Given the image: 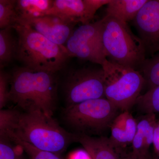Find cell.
<instances>
[{"instance_id":"cell-8","label":"cell","mask_w":159,"mask_h":159,"mask_svg":"<svg viewBox=\"0 0 159 159\" xmlns=\"http://www.w3.org/2000/svg\"><path fill=\"white\" fill-rule=\"evenodd\" d=\"M99 28L97 21L82 25L74 30L65 45L70 57H77L101 66L106 58L99 48Z\"/></svg>"},{"instance_id":"cell-23","label":"cell","mask_w":159,"mask_h":159,"mask_svg":"<svg viewBox=\"0 0 159 159\" xmlns=\"http://www.w3.org/2000/svg\"><path fill=\"white\" fill-rule=\"evenodd\" d=\"M11 75L3 70L0 71V109H2L10 101Z\"/></svg>"},{"instance_id":"cell-18","label":"cell","mask_w":159,"mask_h":159,"mask_svg":"<svg viewBox=\"0 0 159 159\" xmlns=\"http://www.w3.org/2000/svg\"><path fill=\"white\" fill-rule=\"evenodd\" d=\"M135 105L139 110L145 114L159 113V85L140 95Z\"/></svg>"},{"instance_id":"cell-5","label":"cell","mask_w":159,"mask_h":159,"mask_svg":"<svg viewBox=\"0 0 159 159\" xmlns=\"http://www.w3.org/2000/svg\"><path fill=\"white\" fill-rule=\"evenodd\" d=\"M118 110L108 99L100 98L67 107L63 118L74 134L100 135L110 128Z\"/></svg>"},{"instance_id":"cell-27","label":"cell","mask_w":159,"mask_h":159,"mask_svg":"<svg viewBox=\"0 0 159 159\" xmlns=\"http://www.w3.org/2000/svg\"><path fill=\"white\" fill-rule=\"evenodd\" d=\"M70 159H92L89 155L85 150H79L72 155Z\"/></svg>"},{"instance_id":"cell-19","label":"cell","mask_w":159,"mask_h":159,"mask_svg":"<svg viewBox=\"0 0 159 159\" xmlns=\"http://www.w3.org/2000/svg\"><path fill=\"white\" fill-rule=\"evenodd\" d=\"M4 135L9 137L15 144L19 146L31 159H62L56 154L35 148L29 143L18 138L11 131L7 132Z\"/></svg>"},{"instance_id":"cell-28","label":"cell","mask_w":159,"mask_h":159,"mask_svg":"<svg viewBox=\"0 0 159 159\" xmlns=\"http://www.w3.org/2000/svg\"><path fill=\"white\" fill-rule=\"evenodd\" d=\"M122 159H150L149 153L147 154H136L132 152L129 155Z\"/></svg>"},{"instance_id":"cell-20","label":"cell","mask_w":159,"mask_h":159,"mask_svg":"<svg viewBox=\"0 0 159 159\" xmlns=\"http://www.w3.org/2000/svg\"><path fill=\"white\" fill-rule=\"evenodd\" d=\"M17 0H0V28H12L18 22Z\"/></svg>"},{"instance_id":"cell-26","label":"cell","mask_w":159,"mask_h":159,"mask_svg":"<svg viewBox=\"0 0 159 159\" xmlns=\"http://www.w3.org/2000/svg\"><path fill=\"white\" fill-rule=\"evenodd\" d=\"M154 149L157 157L159 156V121L157 122L154 132L153 143Z\"/></svg>"},{"instance_id":"cell-11","label":"cell","mask_w":159,"mask_h":159,"mask_svg":"<svg viewBox=\"0 0 159 159\" xmlns=\"http://www.w3.org/2000/svg\"><path fill=\"white\" fill-rule=\"evenodd\" d=\"M54 15L67 22L77 25L91 23L94 16L89 11L84 0H55L47 15Z\"/></svg>"},{"instance_id":"cell-12","label":"cell","mask_w":159,"mask_h":159,"mask_svg":"<svg viewBox=\"0 0 159 159\" xmlns=\"http://www.w3.org/2000/svg\"><path fill=\"white\" fill-rule=\"evenodd\" d=\"M76 134V142H79L92 159H120L118 152L109 138L94 137L82 134Z\"/></svg>"},{"instance_id":"cell-15","label":"cell","mask_w":159,"mask_h":159,"mask_svg":"<svg viewBox=\"0 0 159 159\" xmlns=\"http://www.w3.org/2000/svg\"><path fill=\"white\" fill-rule=\"evenodd\" d=\"M51 0H17L16 9L19 22H26L47 15L53 6Z\"/></svg>"},{"instance_id":"cell-22","label":"cell","mask_w":159,"mask_h":159,"mask_svg":"<svg viewBox=\"0 0 159 159\" xmlns=\"http://www.w3.org/2000/svg\"><path fill=\"white\" fill-rule=\"evenodd\" d=\"M11 143L7 136H0V159H23Z\"/></svg>"},{"instance_id":"cell-9","label":"cell","mask_w":159,"mask_h":159,"mask_svg":"<svg viewBox=\"0 0 159 159\" xmlns=\"http://www.w3.org/2000/svg\"><path fill=\"white\" fill-rule=\"evenodd\" d=\"M133 21L146 54L159 51V0H148Z\"/></svg>"},{"instance_id":"cell-16","label":"cell","mask_w":159,"mask_h":159,"mask_svg":"<svg viewBox=\"0 0 159 159\" xmlns=\"http://www.w3.org/2000/svg\"><path fill=\"white\" fill-rule=\"evenodd\" d=\"M12 28L1 29L0 31V66L1 70L15 58L17 40L12 33Z\"/></svg>"},{"instance_id":"cell-25","label":"cell","mask_w":159,"mask_h":159,"mask_svg":"<svg viewBox=\"0 0 159 159\" xmlns=\"http://www.w3.org/2000/svg\"><path fill=\"white\" fill-rule=\"evenodd\" d=\"M91 14L95 16L97 10L102 6L107 5L111 0H84Z\"/></svg>"},{"instance_id":"cell-7","label":"cell","mask_w":159,"mask_h":159,"mask_svg":"<svg viewBox=\"0 0 159 159\" xmlns=\"http://www.w3.org/2000/svg\"><path fill=\"white\" fill-rule=\"evenodd\" d=\"M105 74L100 68L83 67L69 74L64 85L66 107L105 98Z\"/></svg>"},{"instance_id":"cell-17","label":"cell","mask_w":159,"mask_h":159,"mask_svg":"<svg viewBox=\"0 0 159 159\" xmlns=\"http://www.w3.org/2000/svg\"><path fill=\"white\" fill-rule=\"evenodd\" d=\"M139 71L148 90L159 85V51L151 58H146Z\"/></svg>"},{"instance_id":"cell-13","label":"cell","mask_w":159,"mask_h":159,"mask_svg":"<svg viewBox=\"0 0 159 159\" xmlns=\"http://www.w3.org/2000/svg\"><path fill=\"white\" fill-rule=\"evenodd\" d=\"M157 122L155 114H145L139 119L136 132L132 143L133 153H148L149 148L153 143Z\"/></svg>"},{"instance_id":"cell-10","label":"cell","mask_w":159,"mask_h":159,"mask_svg":"<svg viewBox=\"0 0 159 159\" xmlns=\"http://www.w3.org/2000/svg\"><path fill=\"white\" fill-rule=\"evenodd\" d=\"M24 23L52 42L64 47L76 25L51 14Z\"/></svg>"},{"instance_id":"cell-21","label":"cell","mask_w":159,"mask_h":159,"mask_svg":"<svg viewBox=\"0 0 159 159\" xmlns=\"http://www.w3.org/2000/svg\"><path fill=\"white\" fill-rule=\"evenodd\" d=\"M21 113L12 109L0 111V135L7 131H13L17 125Z\"/></svg>"},{"instance_id":"cell-2","label":"cell","mask_w":159,"mask_h":159,"mask_svg":"<svg viewBox=\"0 0 159 159\" xmlns=\"http://www.w3.org/2000/svg\"><path fill=\"white\" fill-rule=\"evenodd\" d=\"M99 21V48L103 57L111 62L140 69L146 59V51L127 23L107 15Z\"/></svg>"},{"instance_id":"cell-24","label":"cell","mask_w":159,"mask_h":159,"mask_svg":"<svg viewBox=\"0 0 159 159\" xmlns=\"http://www.w3.org/2000/svg\"><path fill=\"white\" fill-rule=\"evenodd\" d=\"M137 122L128 111H125V131L127 134L129 144H132L136 132Z\"/></svg>"},{"instance_id":"cell-1","label":"cell","mask_w":159,"mask_h":159,"mask_svg":"<svg viewBox=\"0 0 159 159\" xmlns=\"http://www.w3.org/2000/svg\"><path fill=\"white\" fill-rule=\"evenodd\" d=\"M57 91L55 73L20 67L11 75L10 101L26 111L39 110L52 117Z\"/></svg>"},{"instance_id":"cell-29","label":"cell","mask_w":159,"mask_h":159,"mask_svg":"<svg viewBox=\"0 0 159 159\" xmlns=\"http://www.w3.org/2000/svg\"><path fill=\"white\" fill-rule=\"evenodd\" d=\"M155 159H159V156L157 157Z\"/></svg>"},{"instance_id":"cell-6","label":"cell","mask_w":159,"mask_h":159,"mask_svg":"<svg viewBox=\"0 0 159 159\" xmlns=\"http://www.w3.org/2000/svg\"><path fill=\"white\" fill-rule=\"evenodd\" d=\"M106 79L105 98L120 110L125 111L135 105L145 80L134 69L106 59L101 65Z\"/></svg>"},{"instance_id":"cell-14","label":"cell","mask_w":159,"mask_h":159,"mask_svg":"<svg viewBox=\"0 0 159 159\" xmlns=\"http://www.w3.org/2000/svg\"><path fill=\"white\" fill-rule=\"evenodd\" d=\"M148 0H111L106 8L107 15L124 22L133 21Z\"/></svg>"},{"instance_id":"cell-3","label":"cell","mask_w":159,"mask_h":159,"mask_svg":"<svg viewBox=\"0 0 159 159\" xmlns=\"http://www.w3.org/2000/svg\"><path fill=\"white\" fill-rule=\"evenodd\" d=\"M12 28L18 36L15 58L23 67L55 73L65 65L70 57L64 46L52 42L26 23L19 22Z\"/></svg>"},{"instance_id":"cell-4","label":"cell","mask_w":159,"mask_h":159,"mask_svg":"<svg viewBox=\"0 0 159 159\" xmlns=\"http://www.w3.org/2000/svg\"><path fill=\"white\" fill-rule=\"evenodd\" d=\"M12 132L35 148L57 155L76 141V134L67 131L52 117L39 110L21 113Z\"/></svg>"}]
</instances>
